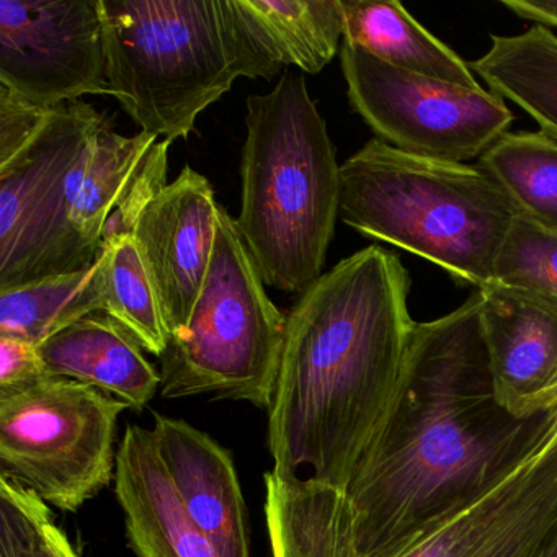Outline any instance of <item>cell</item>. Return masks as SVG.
<instances>
[{"instance_id":"1","label":"cell","mask_w":557,"mask_h":557,"mask_svg":"<svg viewBox=\"0 0 557 557\" xmlns=\"http://www.w3.org/2000/svg\"><path fill=\"white\" fill-rule=\"evenodd\" d=\"M546 416L517 419L495 399L479 292L416 322L393 403L347 487L267 472L272 556H396L530 461Z\"/></svg>"},{"instance_id":"2","label":"cell","mask_w":557,"mask_h":557,"mask_svg":"<svg viewBox=\"0 0 557 557\" xmlns=\"http://www.w3.org/2000/svg\"><path fill=\"white\" fill-rule=\"evenodd\" d=\"M409 286L399 259L371 246L299 295L267 410L270 472L347 487L399 386L416 325Z\"/></svg>"},{"instance_id":"3","label":"cell","mask_w":557,"mask_h":557,"mask_svg":"<svg viewBox=\"0 0 557 557\" xmlns=\"http://www.w3.org/2000/svg\"><path fill=\"white\" fill-rule=\"evenodd\" d=\"M240 213L234 220L263 283L299 293L322 275L341 211V165L306 79L286 70L247 99Z\"/></svg>"},{"instance_id":"4","label":"cell","mask_w":557,"mask_h":557,"mask_svg":"<svg viewBox=\"0 0 557 557\" xmlns=\"http://www.w3.org/2000/svg\"><path fill=\"white\" fill-rule=\"evenodd\" d=\"M107 84L143 132L187 139L239 77L282 66L250 37L234 0H99Z\"/></svg>"},{"instance_id":"5","label":"cell","mask_w":557,"mask_h":557,"mask_svg":"<svg viewBox=\"0 0 557 557\" xmlns=\"http://www.w3.org/2000/svg\"><path fill=\"white\" fill-rule=\"evenodd\" d=\"M518 213L479 165L407 154L381 139L341 165L338 218L482 288Z\"/></svg>"},{"instance_id":"6","label":"cell","mask_w":557,"mask_h":557,"mask_svg":"<svg viewBox=\"0 0 557 557\" xmlns=\"http://www.w3.org/2000/svg\"><path fill=\"white\" fill-rule=\"evenodd\" d=\"M286 318L267 295L236 223L220 205L216 239L187 327L161 357V396L244 400L269 410Z\"/></svg>"},{"instance_id":"7","label":"cell","mask_w":557,"mask_h":557,"mask_svg":"<svg viewBox=\"0 0 557 557\" xmlns=\"http://www.w3.org/2000/svg\"><path fill=\"white\" fill-rule=\"evenodd\" d=\"M125 404L66 377L0 394V469L45 504L77 511L115 481Z\"/></svg>"},{"instance_id":"8","label":"cell","mask_w":557,"mask_h":557,"mask_svg":"<svg viewBox=\"0 0 557 557\" xmlns=\"http://www.w3.org/2000/svg\"><path fill=\"white\" fill-rule=\"evenodd\" d=\"M106 119L81 100L61 106L34 148L0 171V289L81 272L99 259L71 223L67 182Z\"/></svg>"},{"instance_id":"9","label":"cell","mask_w":557,"mask_h":557,"mask_svg":"<svg viewBox=\"0 0 557 557\" xmlns=\"http://www.w3.org/2000/svg\"><path fill=\"white\" fill-rule=\"evenodd\" d=\"M348 100L377 139L417 158L465 164L508 133L513 115L488 92L396 70L342 44Z\"/></svg>"},{"instance_id":"10","label":"cell","mask_w":557,"mask_h":557,"mask_svg":"<svg viewBox=\"0 0 557 557\" xmlns=\"http://www.w3.org/2000/svg\"><path fill=\"white\" fill-rule=\"evenodd\" d=\"M0 86L41 109L109 96L99 0H0Z\"/></svg>"},{"instance_id":"11","label":"cell","mask_w":557,"mask_h":557,"mask_svg":"<svg viewBox=\"0 0 557 557\" xmlns=\"http://www.w3.org/2000/svg\"><path fill=\"white\" fill-rule=\"evenodd\" d=\"M220 203L210 181L185 165L149 203L133 233L171 338L187 327L203 288Z\"/></svg>"},{"instance_id":"12","label":"cell","mask_w":557,"mask_h":557,"mask_svg":"<svg viewBox=\"0 0 557 557\" xmlns=\"http://www.w3.org/2000/svg\"><path fill=\"white\" fill-rule=\"evenodd\" d=\"M495 399L517 419L557 407V298L488 283L479 288Z\"/></svg>"},{"instance_id":"13","label":"cell","mask_w":557,"mask_h":557,"mask_svg":"<svg viewBox=\"0 0 557 557\" xmlns=\"http://www.w3.org/2000/svg\"><path fill=\"white\" fill-rule=\"evenodd\" d=\"M115 495L136 557H221L184 507L152 429L126 426L116 453Z\"/></svg>"},{"instance_id":"14","label":"cell","mask_w":557,"mask_h":557,"mask_svg":"<svg viewBox=\"0 0 557 557\" xmlns=\"http://www.w3.org/2000/svg\"><path fill=\"white\" fill-rule=\"evenodd\" d=\"M152 433L184 507L221 557H250L246 502L231 453L174 417L156 413Z\"/></svg>"},{"instance_id":"15","label":"cell","mask_w":557,"mask_h":557,"mask_svg":"<svg viewBox=\"0 0 557 557\" xmlns=\"http://www.w3.org/2000/svg\"><path fill=\"white\" fill-rule=\"evenodd\" d=\"M40 354L50 376L96 387L128 409H145L161 389V373L145 357V348L106 312L51 335Z\"/></svg>"},{"instance_id":"16","label":"cell","mask_w":557,"mask_h":557,"mask_svg":"<svg viewBox=\"0 0 557 557\" xmlns=\"http://www.w3.org/2000/svg\"><path fill=\"white\" fill-rule=\"evenodd\" d=\"M345 44L354 45L376 60L430 79L465 89H482L469 63L433 37L400 2L341 0Z\"/></svg>"},{"instance_id":"17","label":"cell","mask_w":557,"mask_h":557,"mask_svg":"<svg viewBox=\"0 0 557 557\" xmlns=\"http://www.w3.org/2000/svg\"><path fill=\"white\" fill-rule=\"evenodd\" d=\"M247 32L270 60L318 74L341 53V0H234Z\"/></svg>"},{"instance_id":"18","label":"cell","mask_w":557,"mask_h":557,"mask_svg":"<svg viewBox=\"0 0 557 557\" xmlns=\"http://www.w3.org/2000/svg\"><path fill=\"white\" fill-rule=\"evenodd\" d=\"M158 141V136L146 132L135 136L119 135L112 122L106 119L74 165L67 182L71 223L96 252L100 253L107 220L132 187Z\"/></svg>"},{"instance_id":"19","label":"cell","mask_w":557,"mask_h":557,"mask_svg":"<svg viewBox=\"0 0 557 557\" xmlns=\"http://www.w3.org/2000/svg\"><path fill=\"white\" fill-rule=\"evenodd\" d=\"M491 92L510 100L557 141V37L534 25L511 37H492L487 53L469 63Z\"/></svg>"},{"instance_id":"20","label":"cell","mask_w":557,"mask_h":557,"mask_svg":"<svg viewBox=\"0 0 557 557\" xmlns=\"http://www.w3.org/2000/svg\"><path fill=\"white\" fill-rule=\"evenodd\" d=\"M96 312H103L100 257L81 272L0 289V335L24 338L38 347Z\"/></svg>"},{"instance_id":"21","label":"cell","mask_w":557,"mask_h":557,"mask_svg":"<svg viewBox=\"0 0 557 557\" xmlns=\"http://www.w3.org/2000/svg\"><path fill=\"white\" fill-rule=\"evenodd\" d=\"M479 168L513 203L518 216L557 231V141L541 133H505Z\"/></svg>"},{"instance_id":"22","label":"cell","mask_w":557,"mask_h":557,"mask_svg":"<svg viewBox=\"0 0 557 557\" xmlns=\"http://www.w3.org/2000/svg\"><path fill=\"white\" fill-rule=\"evenodd\" d=\"M99 257L103 312L126 329L145 351L161 358L171 344V332L135 237L106 244Z\"/></svg>"},{"instance_id":"23","label":"cell","mask_w":557,"mask_h":557,"mask_svg":"<svg viewBox=\"0 0 557 557\" xmlns=\"http://www.w3.org/2000/svg\"><path fill=\"white\" fill-rule=\"evenodd\" d=\"M546 455L531 458L497 487L420 534L394 557H462L521 507L543 475Z\"/></svg>"},{"instance_id":"24","label":"cell","mask_w":557,"mask_h":557,"mask_svg":"<svg viewBox=\"0 0 557 557\" xmlns=\"http://www.w3.org/2000/svg\"><path fill=\"white\" fill-rule=\"evenodd\" d=\"M0 557H81L50 505L0 472Z\"/></svg>"},{"instance_id":"25","label":"cell","mask_w":557,"mask_h":557,"mask_svg":"<svg viewBox=\"0 0 557 557\" xmlns=\"http://www.w3.org/2000/svg\"><path fill=\"white\" fill-rule=\"evenodd\" d=\"M521 507L462 557H540L557 533V446Z\"/></svg>"},{"instance_id":"26","label":"cell","mask_w":557,"mask_h":557,"mask_svg":"<svg viewBox=\"0 0 557 557\" xmlns=\"http://www.w3.org/2000/svg\"><path fill=\"white\" fill-rule=\"evenodd\" d=\"M492 282L557 298V231L517 216L498 252Z\"/></svg>"},{"instance_id":"27","label":"cell","mask_w":557,"mask_h":557,"mask_svg":"<svg viewBox=\"0 0 557 557\" xmlns=\"http://www.w3.org/2000/svg\"><path fill=\"white\" fill-rule=\"evenodd\" d=\"M171 141L162 139L152 146L145 165L133 181L132 187L107 220L100 247L122 237L133 236L146 208L168 187L169 149Z\"/></svg>"},{"instance_id":"28","label":"cell","mask_w":557,"mask_h":557,"mask_svg":"<svg viewBox=\"0 0 557 557\" xmlns=\"http://www.w3.org/2000/svg\"><path fill=\"white\" fill-rule=\"evenodd\" d=\"M58 109H41L32 106L0 86V171L11 168L35 143L41 138L53 122Z\"/></svg>"},{"instance_id":"29","label":"cell","mask_w":557,"mask_h":557,"mask_svg":"<svg viewBox=\"0 0 557 557\" xmlns=\"http://www.w3.org/2000/svg\"><path fill=\"white\" fill-rule=\"evenodd\" d=\"M47 377L51 376L38 345L0 335V394L27 389Z\"/></svg>"},{"instance_id":"30","label":"cell","mask_w":557,"mask_h":557,"mask_svg":"<svg viewBox=\"0 0 557 557\" xmlns=\"http://www.w3.org/2000/svg\"><path fill=\"white\" fill-rule=\"evenodd\" d=\"M504 8L524 21L541 27L557 28V2L549 0H504Z\"/></svg>"},{"instance_id":"31","label":"cell","mask_w":557,"mask_h":557,"mask_svg":"<svg viewBox=\"0 0 557 557\" xmlns=\"http://www.w3.org/2000/svg\"><path fill=\"white\" fill-rule=\"evenodd\" d=\"M557 446V407L550 410L546 416V422H544L543 435H541L540 446L534 456L541 455V453L549 451V449L556 448Z\"/></svg>"},{"instance_id":"32","label":"cell","mask_w":557,"mask_h":557,"mask_svg":"<svg viewBox=\"0 0 557 557\" xmlns=\"http://www.w3.org/2000/svg\"><path fill=\"white\" fill-rule=\"evenodd\" d=\"M540 557H557V533L554 534L553 540H550V543L547 544L546 549L541 553Z\"/></svg>"}]
</instances>
